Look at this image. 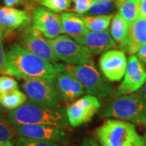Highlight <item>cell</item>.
Instances as JSON below:
<instances>
[{
	"mask_svg": "<svg viewBox=\"0 0 146 146\" xmlns=\"http://www.w3.org/2000/svg\"><path fill=\"white\" fill-rule=\"evenodd\" d=\"M65 70L66 65L50 63L21 45H13L6 53L5 74L17 79H54Z\"/></svg>",
	"mask_w": 146,
	"mask_h": 146,
	"instance_id": "6da1fadb",
	"label": "cell"
},
{
	"mask_svg": "<svg viewBox=\"0 0 146 146\" xmlns=\"http://www.w3.org/2000/svg\"><path fill=\"white\" fill-rule=\"evenodd\" d=\"M6 121L11 126L24 124H46L67 128L68 120L66 110L61 107H51L36 104L28 99L25 103L7 113Z\"/></svg>",
	"mask_w": 146,
	"mask_h": 146,
	"instance_id": "7a4b0ae2",
	"label": "cell"
},
{
	"mask_svg": "<svg viewBox=\"0 0 146 146\" xmlns=\"http://www.w3.org/2000/svg\"><path fill=\"white\" fill-rule=\"evenodd\" d=\"M102 146H146V137L138 133L133 123L109 119L95 131Z\"/></svg>",
	"mask_w": 146,
	"mask_h": 146,
	"instance_id": "3957f363",
	"label": "cell"
},
{
	"mask_svg": "<svg viewBox=\"0 0 146 146\" xmlns=\"http://www.w3.org/2000/svg\"><path fill=\"white\" fill-rule=\"evenodd\" d=\"M103 116L133 124H145L146 102L136 92L121 95L106 106L103 111Z\"/></svg>",
	"mask_w": 146,
	"mask_h": 146,
	"instance_id": "277c9868",
	"label": "cell"
},
{
	"mask_svg": "<svg viewBox=\"0 0 146 146\" xmlns=\"http://www.w3.org/2000/svg\"><path fill=\"white\" fill-rule=\"evenodd\" d=\"M22 89L28 99L36 104L56 107L64 101L56 78L27 79L22 83Z\"/></svg>",
	"mask_w": 146,
	"mask_h": 146,
	"instance_id": "5b68a950",
	"label": "cell"
},
{
	"mask_svg": "<svg viewBox=\"0 0 146 146\" xmlns=\"http://www.w3.org/2000/svg\"><path fill=\"white\" fill-rule=\"evenodd\" d=\"M66 70L78 79L89 95L102 99L113 91L111 85L102 77L93 62L79 65L67 64Z\"/></svg>",
	"mask_w": 146,
	"mask_h": 146,
	"instance_id": "8992f818",
	"label": "cell"
},
{
	"mask_svg": "<svg viewBox=\"0 0 146 146\" xmlns=\"http://www.w3.org/2000/svg\"><path fill=\"white\" fill-rule=\"evenodd\" d=\"M53 50L59 61L70 65H79L93 62V53L89 48L80 45L66 35H59L48 39Z\"/></svg>",
	"mask_w": 146,
	"mask_h": 146,
	"instance_id": "52a82bcc",
	"label": "cell"
},
{
	"mask_svg": "<svg viewBox=\"0 0 146 146\" xmlns=\"http://www.w3.org/2000/svg\"><path fill=\"white\" fill-rule=\"evenodd\" d=\"M100 107L99 100L93 95H86L75 101L66 109L69 125L76 127L91 121Z\"/></svg>",
	"mask_w": 146,
	"mask_h": 146,
	"instance_id": "ba28073f",
	"label": "cell"
},
{
	"mask_svg": "<svg viewBox=\"0 0 146 146\" xmlns=\"http://www.w3.org/2000/svg\"><path fill=\"white\" fill-rule=\"evenodd\" d=\"M21 46L50 63H57L59 61L48 39H45L42 33L33 26L27 28L24 31L21 36Z\"/></svg>",
	"mask_w": 146,
	"mask_h": 146,
	"instance_id": "9c48e42d",
	"label": "cell"
},
{
	"mask_svg": "<svg viewBox=\"0 0 146 146\" xmlns=\"http://www.w3.org/2000/svg\"><path fill=\"white\" fill-rule=\"evenodd\" d=\"M127 60L125 53L119 50H109L99 59V67L103 76L111 82H119L125 75Z\"/></svg>",
	"mask_w": 146,
	"mask_h": 146,
	"instance_id": "30bf717a",
	"label": "cell"
},
{
	"mask_svg": "<svg viewBox=\"0 0 146 146\" xmlns=\"http://www.w3.org/2000/svg\"><path fill=\"white\" fill-rule=\"evenodd\" d=\"M33 27L47 39H53L63 33L61 16L43 7L33 11Z\"/></svg>",
	"mask_w": 146,
	"mask_h": 146,
	"instance_id": "8fae6325",
	"label": "cell"
},
{
	"mask_svg": "<svg viewBox=\"0 0 146 146\" xmlns=\"http://www.w3.org/2000/svg\"><path fill=\"white\" fill-rule=\"evenodd\" d=\"M13 127V126H12ZM16 135L34 140L60 142L66 137V132L63 128L46 124H24L14 126Z\"/></svg>",
	"mask_w": 146,
	"mask_h": 146,
	"instance_id": "7c38bea8",
	"label": "cell"
},
{
	"mask_svg": "<svg viewBox=\"0 0 146 146\" xmlns=\"http://www.w3.org/2000/svg\"><path fill=\"white\" fill-rule=\"evenodd\" d=\"M146 81V70L136 55H131L127 60L123 80L118 92L122 95L136 93Z\"/></svg>",
	"mask_w": 146,
	"mask_h": 146,
	"instance_id": "4fadbf2b",
	"label": "cell"
},
{
	"mask_svg": "<svg viewBox=\"0 0 146 146\" xmlns=\"http://www.w3.org/2000/svg\"><path fill=\"white\" fill-rule=\"evenodd\" d=\"M31 22V18L25 11L14 7H0V29L7 35L19 29H25Z\"/></svg>",
	"mask_w": 146,
	"mask_h": 146,
	"instance_id": "5bb4252c",
	"label": "cell"
},
{
	"mask_svg": "<svg viewBox=\"0 0 146 146\" xmlns=\"http://www.w3.org/2000/svg\"><path fill=\"white\" fill-rule=\"evenodd\" d=\"M73 38L80 45L89 48L94 54H103L116 46V43L108 30L103 32L89 31L85 35Z\"/></svg>",
	"mask_w": 146,
	"mask_h": 146,
	"instance_id": "9a60e30c",
	"label": "cell"
},
{
	"mask_svg": "<svg viewBox=\"0 0 146 146\" xmlns=\"http://www.w3.org/2000/svg\"><path fill=\"white\" fill-rule=\"evenodd\" d=\"M56 80L59 92L67 102H72L85 93L80 81L67 70L58 74Z\"/></svg>",
	"mask_w": 146,
	"mask_h": 146,
	"instance_id": "2e32d148",
	"label": "cell"
},
{
	"mask_svg": "<svg viewBox=\"0 0 146 146\" xmlns=\"http://www.w3.org/2000/svg\"><path fill=\"white\" fill-rule=\"evenodd\" d=\"M145 44H146V18L141 16L129 25L127 42L122 50L133 55Z\"/></svg>",
	"mask_w": 146,
	"mask_h": 146,
	"instance_id": "e0dca14e",
	"label": "cell"
},
{
	"mask_svg": "<svg viewBox=\"0 0 146 146\" xmlns=\"http://www.w3.org/2000/svg\"><path fill=\"white\" fill-rule=\"evenodd\" d=\"M61 22L63 33L72 37L83 36L89 32L80 15L64 12L61 15Z\"/></svg>",
	"mask_w": 146,
	"mask_h": 146,
	"instance_id": "ac0fdd59",
	"label": "cell"
},
{
	"mask_svg": "<svg viewBox=\"0 0 146 146\" xmlns=\"http://www.w3.org/2000/svg\"><path fill=\"white\" fill-rule=\"evenodd\" d=\"M128 28L129 24L119 13H116L110 23V33L115 43H117L121 49L127 42Z\"/></svg>",
	"mask_w": 146,
	"mask_h": 146,
	"instance_id": "d6986e66",
	"label": "cell"
},
{
	"mask_svg": "<svg viewBox=\"0 0 146 146\" xmlns=\"http://www.w3.org/2000/svg\"><path fill=\"white\" fill-rule=\"evenodd\" d=\"M119 14L129 25L141 17L140 0H120Z\"/></svg>",
	"mask_w": 146,
	"mask_h": 146,
	"instance_id": "ffe728a7",
	"label": "cell"
},
{
	"mask_svg": "<svg viewBox=\"0 0 146 146\" xmlns=\"http://www.w3.org/2000/svg\"><path fill=\"white\" fill-rule=\"evenodd\" d=\"M81 18L89 31L103 32L108 29L111 23L112 15L81 16Z\"/></svg>",
	"mask_w": 146,
	"mask_h": 146,
	"instance_id": "44dd1931",
	"label": "cell"
},
{
	"mask_svg": "<svg viewBox=\"0 0 146 146\" xmlns=\"http://www.w3.org/2000/svg\"><path fill=\"white\" fill-rule=\"evenodd\" d=\"M120 0H92L89 12L94 16L112 15L119 9Z\"/></svg>",
	"mask_w": 146,
	"mask_h": 146,
	"instance_id": "7402d4cb",
	"label": "cell"
},
{
	"mask_svg": "<svg viewBox=\"0 0 146 146\" xmlns=\"http://www.w3.org/2000/svg\"><path fill=\"white\" fill-rule=\"evenodd\" d=\"M28 100L26 94L17 89L8 94L0 95V105L6 109L11 110L18 108Z\"/></svg>",
	"mask_w": 146,
	"mask_h": 146,
	"instance_id": "603a6c76",
	"label": "cell"
},
{
	"mask_svg": "<svg viewBox=\"0 0 146 146\" xmlns=\"http://www.w3.org/2000/svg\"><path fill=\"white\" fill-rule=\"evenodd\" d=\"M14 127L6 120L0 119V146H15Z\"/></svg>",
	"mask_w": 146,
	"mask_h": 146,
	"instance_id": "cb8c5ba5",
	"label": "cell"
},
{
	"mask_svg": "<svg viewBox=\"0 0 146 146\" xmlns=\"http://www.w3.org/2000/svg\"><path fill=\"white\" fill-rule=\"evenodd\" d=\"M40 3L51 11L60 12L69 10L71 0H41Z\"/></svg>",
	"mask_w": 146,
	"mask_h": 146,
	"instance_id": "d4e9b609",
	"label": "cell"
},
{
	"mask_svg": "<svg viewBox=\"0 0 146 146\" xmlns=\"http://www.w3.org/2000/svg\"><path fill=\"white\" fill-rule=\"evenodd\" d=\"M17 89H19V85L15 79L7 76H0V95L8 94Z\"/></svg>",
	"mask_w": 146,
	"mask_h": 146,
	"instance_id": "484cf974",
	"label": "cell"
},
{
	"mask_svg": "<svg viewBox=\"0 0 146 146\" xmlns=\"http://www.w3.org/2000/svg\"><path fill=\"white\" fill-rule=\"evenodd\" d=\"M15 146H62L57 142L42 140L29 139L25 137H19L16 141Z\"/></svg>",
	"mask_w": 146,
	"mask_h": 146,
	"instance_id": "4316f807",
	"label": "cell"
},
{
	"mask_svg": "<svg viewBox=\"0 0 146 146\" xmlns=\"http://www.w3.org/2000/svg\"><path fill=\"white\" fill-rule=\"evenodd\" d=\"M74 3L73 11L79 15H84L88 12L92 3V0H71Z\"/></svg>",
	"mask_w": 146,
	"mask_h": 146,
	"instance_id": "83f0119b",
	"label": "cell"
},
{
	"mask_svg": "<svg viewBox=\"0 0 146 146\" xmlns=\"http://www.w3.org/2000/svg\"><path fill=\"white\" fill-rule=\"evenodd\" d=\"M3 35L0 34V73L5 74L6 53L3 46Z\"/></svg>",
	"mask_w": 146,
	"mask_h": 146,
	"instance_id": "f1b7e54d",
	"label": "cell"
},
{
	"mask_svg": "<svg viewBox=\"0 0 146 146\" xmlns=\"http://www.w3.org/2000/svg\"><path fill=\"white\" fill-rule=\"evenodd\" d=\"M136 57L143 65L146 66V44L140 47L136 52Z\"/></svg>",
	"mask_w": 146,
	"mask_h": 146,
	"instance_id": "f546056e",
	"label": "cell"
},
{
	"mask_svg": "<svg viewBox=\"0 0 146 146\" xmlns=\"http://www.w3.org/2000/svg\"><path fill=\"white\" fill-rule=\"evenodd\" d=\"M80 146H102L98 143H97V141H95L92 138H85L84 139L81 145Z\"/></svg>",
	"mask_w": 146,
	"mask_h": 146,
	"instance_id": "4dcf8cb0",
	"label": "cell"
},
{
	"mask_svg": "<svg viewBox=\"0 0 146 146\" xmlns=\"http://www.w3.org/2000/svg\"><path fill=\"white\" fill-rule=\"evenodd\" d=\"M3 2H4V3H5L6 7H12L13 6L21 4V3H24V2L26 3V0H3Z\"/></svg>",
	"mask_w": 146,
	"mask_h": 146,
	"instance_id": "1f68e13d",
	"label": "cell"
},
{
	"mask_svg": "<svg viewBox=\"0 0 146 146\" xmlns=\"http://www.w3.org/2000/svg\"><path fill=\"white\" fill-rule=\"evenodd\" d=\"M136 94L141 97L142 99L146 102V81L145 83L143 84V86L138 91H136Z\"/></svg>",
	"mask_w": 146,
	"mask_h": 146,
	"instance_id": "d6a6232c",
	"label": "cell"
},
{
	"mask_svg": "<svg viewBox=\"0 0 146 146\" xmlns=\"http://www.w3.org/2000/svg\"><path fill=\"white\" fill-rule=\"evenodd\" d=\"M141 16L146 18V0H140Z\"/></svg>",
	"mask_w": 146,
	"mask_h": 146,
	"instance_id": "836d02e7",
	"label": "cell"
},
{
	"mask_svg": "<svg viewBox=\"0 0 146 146\" xmlns=\"http://www.w3.org/2000/svg\"><path fill=\"white\" fill-rule=\"evenodd\" d=\"M37 1H41V0H26V3H28V4H32L33 3H36Z\"/></svg>",
	"mask_w": 146,
	"mask_h": 146,
	"instance_id": "e575fe53",
	"label": "cell"
},
{
	"mask_svg": "<svg viewBox=\"0 0 146 146\" xmlns=\"http://www.w3.org/2000/svg\"><path fill=\"white\" fill-rule=\"evenodd\" d=\"M0 34H3V32H2V30H1V29H0Z\"/></svg>",
	"mask_w": 146,
	"mask_h": 146,
	"instance_id": "d590c367",
	"label": "cell"
},
{
	"mask_svg": "<svg viewBox=\"0 0 146 146\" xmlns=\"http://www.w3.org/2000/svg\"><path fill=\"white\" fill-rule=\"evenodd\" d=\"M145 127H146V123H145ZM145 137H146V136H145Z\"/></svg>",
	"mask_w": 146,
	"mask_h": 146,
	"instance_id": "8d00e7d4",
	"label": "cell"
}]
</instances>
